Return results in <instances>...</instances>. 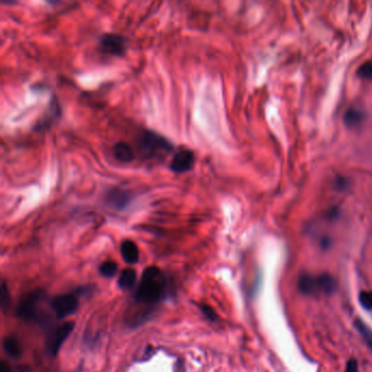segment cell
<instances>
[{
  "label": "cell",
  "mask_w": 372,
  "mask_h": 372,
  "mask_svg": "<svg viewBox=\"0 0 372 372\" xmlns=\"http://www.w3.org/2000/svg\"><path fill=\"white\" fill-rule=\"evenodd\" d=\"M165 291V278L156 266H150L142 274L141 284L135 293V299L140 303L152 304L160 300Z\"/></svg>",
  "instance_id": "cell-1"
},
{
  "label": "cell",
  "mask_w": 372,
  "mask_h": 372,
  "mask_svg": "<svg viewBox=\"0 0 372 372\" xmlns=\"http://www.w3.org/2000/svg\"><path fill=\"white\" fill-rule=\"evenodd\" d=\"M298 289L306 296H315L321 294L331 295L335 292L336 282L334 277L329 274L313 275L305 273L298 278Z\"/></svg>",
  "instance_id": "cell-2"
},
{
  "label": "cell",
  "mask_w": 372,
  "mask_h": 372,
  "mask_svg": "<svg viewBox=\"0 0 372 372\" xmlns=\"http://www.w3.org/2000/svg\"><path fill=\"white\" fill-rule=\"evenodd\" d=\"M139 151L147 160H160L173 150L171 142L153 131H144L138 142Z\"/></svg>",
  "instance_id": "cell-3"
},
{
  "label": "cell",
  "mask_w": 372,
  "mask_h": 372,
  "mask_svg": "<svg viewBox=\"0 0 372 372\" xmlns=\"http://www.w3.org/2000/svg\"><path fill=\"white\" fill-rule=\"evenodd\" d=\"M43 293L41 292H32L31 294L26 295L21 300L18 307L19 318L24 321L36 320L38 314V305H40Z\"/></svg>",
  "instance_id": "cell-4"
},
{
  "label": "cell",
  "mask_w": 372,
  "mask_h": 372,
  "mask_svg": "<svg viewBox=\"0 0 372 372\" xmlns=\"http://www.w3.org/2000/svg\"><path fill=\"white\" fill-rule=\"evenodd\" d=\"M73 327L74 322H65V323L58 326L57 329L52 333V335L49 336L47 340V349L49 354L53 355V356H56L60 347L62 346V344L69 337L71 332L73 331Z\"/></svg>",
  "instance_id": "cell-5"
},
{
  "label": "cell",
  "mask_w": 372,
  "mask_h": 372,
  "mask_svg": "<svg viewBox=\"0 0 372 372\" xmlns=\"http://www.w3.org/2000/svg\"><path fill=\"white\" fill-rule=\"evenodd\" d=\"M125 40L124 37L118 34H104L100 40L101 51L111 56L120 57L125 53Z\"/></svg>",
  "instance_id": "cell-6"
},
{
  "label": "cell",
  "mask_w": 372,
  "mask_h": 372,
  "mask_svg": "<svg viewBox=\"0 0 372 372\" xmlns=\"http://www.w3.org/2000/svg\"><path fill=\"white\" fill-rule=\"evenodd\" d=\"M195 157L192 151L189 149H179L169 163V168L176 174L187 173L192 169Z\"/></svg>",
  "instance_id": "cell-7"
},
{
  "label": "cell",
  "mask_w": 372,
  "mask_h": 372,
  "mask_svg": "<svg viewBox=\"0 0 372 372\" xmlns=\"http://www.w3.org/2000/svg\"><path fill=\"white\" fill-rule=\"evenodd\" d=\"M52 307L60 319L73 314L79 307V302L73 295H60L53 299Z\"/></svg>",
  "instance_id": "cell-8"
},
{
  "label": "cell",
  "mask_w": 372,
  "mask_h": 372,
  "mask_svg": "<svg viewBox=\"0 0 372 372\" xmlns=\"http://www.w3.org/2000/svg\"><path fill=\"white\" fill-rule=\"evenodd\" d=\"M106 203L117 210H123L131 202V193L120 188H113L106 194Z\"/></svg>",
  "instance_id": "cell-9"
},
{
  "label": "cell",
  "mask_w": 372,
  "mask_h": 372,
  "mask_svg": "<svg viewBox=\"0 0 372 372\" xmlns=\"http://www.w3.org/2000/svg\"><path fill=\"white\" fill-rule=\"evenodd\" d=\"M113 153L115 158L120 163H130L131 161H133L134 158V152L132 150V147L123 141L117 142V143L114 145Z\"/></svg>",
  "instance_id": "cell-10"
},
{
  "label": "cell",
  "mask_w": 372,
  "mask_h": 372,
  "mask_svg": "<svg viewBox=\"0 0 372 372\" xmlns=\"http://www.w3.org/2000/svg\"><path fill=\"white\" fill-rule=\"evenodd\" d=\"M122 255L124 260L129 264H134L139 261V249L132 240H124L122 244Z\"/></svg>",
  "instance_id": "cell-11"
},
{
  "label": "cell",
  "mask_w": 372,
  "mask_h": 372,
  "mask_svg": "<svg viewBox=\"0 0 372 372\" xmlns=\"http://www.w3.org/2000/svg\"><path fill=\"white\" fill-rule=\"evenodd\" d=\"M3 349L9 357L18 359L21 356V346L15 337L8 336L3 341Z\"/></svg>",
  "instance_id": "cell-12"
},
{
  "label": "cell",
  "mask_w": 372,
  "mask_h": 372,
  "mask_svg": "<svg viewBox=\"0 0 372 372\" xmlns=\"http://www.w3.org/2000/svg\"><path fill=\"white\" fill-rule=\"evenodd\" d=\"M136 281V273L132 269H125L119 276L118 285L124 291H129L133 287Z\"/></svg>",
  "instance_id": "cell-13"
},
{
  "label": "cell",
  "mask_w": 372,
  "mask_h": 372,
  "mask_svg": "<svg viewBox=\"0 0 372 372\" xmlns=\"http://www.w3.org/2000/svg\"><path fill=\"white\" fill-rule=\"evenodd\" d=\"M364 115L360 111H357L355 108H351L344 115V123L349 127H355L363 122Z\"/></svg>",
  "instance_id": "cell-14"
},
{
  "label": "cell",
  "mask_w": 372,
  "mask_h": 372,
  "mask_svg": "<svg viewBox=\"0 0 372 372\" xmlns=\"http://www.w3.org/2000/svg\"><path fill=\"white\" fill-rule=\"evenodd\" d=\"M117 270H118V265L116 262H114V261L104 262V263H102V265L100 266L101 274L105 277L115 276L117 273Z\"/></svg>",
  "instance_id": "cell-15"
},
{
  "label": "cell",
  "mask_w": 372,
  "mask_h": 372,
  "mask_svg": "<svg viewBox=\"0 0 372 372\" xmlns=\"http://www.w3.org/2000/svg\"><path fill=\"white\" fill-rule=\"evenodd\" d=\"M355 325H356L358 331L362 333V335L365 337V340L367 341L369 346L372 348V331H370L369 327L360 320L355 321Z\"/></svg>",
  "instance_id": "cell-16"
},
{
  "label": "cell",
  "mask_w": 372,
  "mask_h": 372,
  "mask_svg": "<svg viewBox=\"0 0 372 372\" xmlns=\"http://www.w3.org/2000/svg\"><path fill=\"white\" fill-rule=\"evenodd\" d=\"M359 302L365 309L372 310V292H362L359 294Z\"/></svg>",
  "instance_id": "cell-17"
},
{
  "label": "cell",
  "mask_w": 372,
  "mask_h": 372,
  "mask_svg": "<svg viewBox=\"0 0 372 372\" xmlns=\"http://www.w3.org/2000/svg\"><path fill=\"white\" fill-rule=\"evenodd\" d=\"M358 75L362 79H372V62H367L360 65Z\"/></svg>",
  "instance_id": "cell-18"
},
{
  "label": "cell",
  "mask_w": 372,
  "mask_h": 372,
  "mask_svg": "<svg viewBox=\"0 0 372 372\" xmlns=\"http://www.w3.org/2000/svg\"><path fill=\"white\" fill-rule=\"evenodd\" d=\"M201 310H202V312H203V314H204V315L206 316V318L209 319V320H211V321H215V320L217 319V314H216V312L214 311V309L210 307V306H205V305L201 306Z\"/></svg>",
  "instance_id": "cell-19"
},
{
  "label": "cell",
  "mask_w": 372,
  "mask_h": 372,
  "mask_svg": "<svg viewBox=\"0 0 372 372\" xmlns=\"http://www.w3.org/2000/svg\"><path fill=\"white\" fill-rule=\"evenodd\" d=\"M345 372H359L358 363L356 359H349L346 364Z\"/></svg>",
  "instance_id": "cell-20"
},
{
  "label": "cell",
  "mask_w": 372,
  "mask_h": 372,
  "mask_svg": "<svg viewBox=\"0 0 372 372\" xmlns=\"http://www.w3.org/2000/svg\"><path fill=\"white\" fill-rule=\"evenodd\" d=\"M8 303H9V291L7 288V285H5V283L3 282L2 287H1V305H2V307L4 308Z\"/></svg>",
  "instance_id": "cell-21"
},
{
  "label": "cell",
  "mask_w": 372,
  "mask_h": 372,
  "mask_svg": "<svg viewBox=\"0 0 372 372\" xmlns=\"http://www.w3.org/2000/svg\"><path fill=\"white\" fill-rule=\"evenodd\" d=\"M0 371L1 372H10V367L7 365L5 362L1 363V366H0Z\"/></svg>",
  "instance_id": "cell-22"
}]
</instances>
